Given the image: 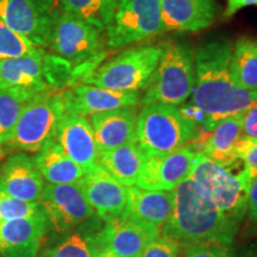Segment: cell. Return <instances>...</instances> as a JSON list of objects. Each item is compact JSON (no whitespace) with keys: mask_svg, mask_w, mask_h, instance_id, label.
Segmentation results:
<instances>
[{"mask_svg":"<svg viewBox=\"0 0 257 257\" xmlns=\"http://www.w3.org/2000/svg\"><path fill=\"white\" fill-rule=\"evenodd\" d=\"M232 68L239 85L248 91L257 89V40L239 37L232 50Z\"/></svg>","mask_w":257,"mask_h":257,"instance_id":"484cf974","label":"cell"},{"mask_svg":"<svg viewBox=\"0 0 257 257\" xmlns=\"http://www.w3.org/2000/svg\"><path fill=\"white\" fill-rule=\"evenodd\" d=\"M40 206L56 232H66L95 213L86 198L81 180L73 184H46Z\"/></svg>","mask_w":257,"mask_h":257,"instance_id":"30bf717a","label":"cell"},{"mask_svg":"<svg viewBox=\"0 0 257 257\" xmlns=\"http://www.w3.org/2000/svg\"><path fill=\"white\" fill-rule=\"evenodd\" d=\"M146 159V154L138 147L136 141H134L99 154V165L121 185L131 187L136 185Z\"/></svg>","mask_w":257,"mask_h":257,"instance_id":"d4e9b609","label":"cell"},{"mask_svg":"<svg viewBox=\"0 0 257 257\" xmlns=\"http://www.w3.org/2000/svg\"><path fill=\"white\" fill-rule=\"evenodd\" d=\"M194 80V54L191 48L178 42L165 43L142 104L182 105L192 95Z\"/></svg>","mask_w":257,"mask_h":257,"instance_id":"52a82bcc","label":"cell"},{"mask_svg":"<svg viewBox=\"0 0 257 257\" xmlns=\"http://www.w3.org/2000/svg\"><path fill=\"white\" fill-rule=\"evenodd\" d=\"M41 49L43 48L36 47L28 38L12 30L0 19V59L30 55Z\"/></svg>","mask_w":257,"mask_h":257,"instance_id":"f1b7e54d","label":"cell"},{"mask_svg":"<svg viewBox=\"0 0 257 257\" xmlns=\"http://www.w3.org/2000/svg\"><path fill=\"white\" fill-rule=\"evenodd\" d=\"M244 257H257V251H255V252H251V253H249V255H245Z\"/></svg>","mask_w":257,"mask_h":257,"instance_id":"60d3db41","label":"cell"},{"mask_svg":"<svg viewBox=\"0 0 257 257\" xmlns=\"http://www.w3.org/2000/svg\"><path fill=\"white\" fill-rule=\"evenodd\" d=\"M239 161L231 166H221L199 153L195 157L188 179L213 202L223 213L240 223L248 210L250 186L257 170Z\"/></svg>","mask_w":257,"mask_h":257,"instance_id":"277c9868","label":"cell"},{"mask_svg":"<svg viewBox=\"0 0 257 257\" xmlns=\"http://www.w3.org/2000/svg\"><path fill=\"white\" fill-rule=\"evenodd\" d=\"M174 204L161 234L180 245L202 242L232 244L238 221L223 213L191 179H186L174 191Z\"/></svg>","mask_w":257,"mask_h":257,"instance_id":"7a4b0ae2","label":"cell"},{"mask_svg":"<svg viewBox=\"0 0 257 257\" xmlns=\"http://www.w3.org/2000/svg\"><path fill=\"white\" fill-rule=\"evenodd\" d=\"M248 214L249 219L257 223V175L253 178L251 186H250L248 197Z\"/></svg>","mask_w":257,"mask_h":257,"instance_id":"8d00e7d4","label":"cell"},{"mask_svg":"<svg viewBox=\"0 0 257 257\" xmlns=\"http://www.w3.org/2000/svg\"><path fill=\"white\" fill-rule=\"evenodd\" d=\"M137 117V106L89 115L99 154L136 141Z\"/></svg>","mask_w":257,"mask_h":257,"instance_id":"ffe728a7","label":"cell"},{"mask_svg":"<svg viewBox=\"0 0 257 257\" xmlns=\"http://www.w3.org/2000/svg\"><path fill=\"white\" fill-rule=\"evenodd\" d=\"M180 249L181 245L179 242L161 234L159 238L148 244L140 257H179Z\"/></svg>","mask_w":257,"mask_h":257,"instance_id":"836d02e7","label":"cell"},{"mask_svg":"<svg viewBox=\"0 0 257 257\" xmlns=\"http://www.w3.org/2000/svg\"><path fill=\"white\" fill-rule=\"evenodd\" d=\"M46 50L12 59H0V86L40 93L49 91L43 74Z\"/></svg>","mask_w":257,"mask_h":257,"instance_id":"7402d4cb","label":"cell"},{"mask_svg":"<svg viewBox=\"0 0 257 257\" xmlns=\"http://www.w3.org/2000/svg\"><path fill=\"white\" fill-rule=\"evenodd\" d=\"M160 8L163 31H201L218 12L214 0H160Z\"/></svg>","mask_w":257,"mask_h":257,"instance_id":"d6986e66","label":"cell"},{"mask_svg":"<svg viewBox=\"0 0 257 257\" xmlns=\"http://www.w3.org/2000/svg\"><path fill=\"white\" fill-rule=\"evenodd\" d=\"M160 227L123 216L106 223L92 239L94 251H108L119 257H140L149 243L161 236Z\"/></svg>","mask_w":257,"mask_h":257,"instance_id":"7c38bea8","label":"cell"},{"mask_svg":"<svg viewBox=\"0 0 257 257\" xmlns=\"http://www.w3.org/2000/svg\"><path fill=\"white\" fill-rule=\"evenodd\" d=\"M56 0H0V19L36 47L47 48Z\"/></svg>","mask_w":257,"mask_h":257,"instance_id":"8fae6325","label":"cell"},{"mask_svg":"<svg viewBox=\"0 0 257 257\" xmlns=\"http://www.w3.org/2000/svg\"><path fill=\"white\" fill-rule=\"evenodd\" d=\"M107 47L104 29L95 27L85 19L57 8L51 18L47 48L75 67L70 86L79 76L100 64Z\"/></svg>","mask_w":257,"mask_h":257,"instance_id":"3957f363","label":"cell"},{"mask_svg":"<svg viewBox=\"0 0 257 257\" xmlns=\"http://www.w3.org/2000/svg\"><path fill=\"white\" fill-rule=\"evenodd\" d=\"M243 135L257 137V102L243 112Z\"/></svg>","mask_w":257,"mask_h":257,"instance_id":"d590c367","label":"cell"},{"mask_svg":"<svg viewBox=\"0 0 257 257\" xmlns=\"http://www.w3.org/2000/svg\"><path fill=\"white\" fill-rule=\"evenodd\" d=\"M48 225L42 208L31 217L0 223V257H36Z\"/></svg>","mask_w":257,"mask_h":257,"instance_id":"e0dca14e","label":"cell"},{"mask_svg":"<svg viewBox=\"0 0 257 257\" xmlns=\"http://www.w3.org/2000/svg\"><path fill=\"white\" fill-rule=\"evenodd\" d=\"M54 138L85 174L99 166V149L91 123L86 117L66 112Z\"/></svg>","mask_w":257,"mask_h":257,"instance_id":"2e32d148","label":"cell"},{"mask_svg":"<svg viewBox=\"0 0 257 257\" xmlns=\"http://www.w3.org/2000/svg\"><path fill=\"white\" fill-rule=\"evenodd\" d=\"M107 47L121 49L163 32L160 0H119L106 28Z\"/></svg>","mask_w":257,"mask_h":257,"instance_id":"9c48e42d","label":"cell"},{"mask_svg":"<svg viewBox=\"0 0 257 257\" xmlns=\"http://www.w3.org/2000/svg\"><path fill=\"white\" fill-rule=\"evenodd\" d=\"M94 246L88 237L80 233H74L66 240L47 250L41 257H93Z\"/></svg>","mask_w":257,"mask_h":257,"instance_id":"4dcf8cb0","label":"cell"},{"mask_svg":"<svg viewBox=\"0 0 257 257\" xmlns=\"http://www.w3.org/2000/svg\"><path fill=\"white\" fill-rule=\"evenodd\" d=\"M199 133L179 106L152 102L138 112L135 140L147 157L163 156L193 142Z\"/></svg>","mask_w":257,"mask_h":257,"instance_id":"8992f818","label":"cell"},{"mask_svg":"<svg viewBox=\"0 0 257 257\" xmlns=\"http://www.w3.org/2000/svg\"><path fill=\"white\" fill-rule=\"evenodd\" d=\"M44 179L32 156L15 154L0 168V191L28 202H40Z\"/></svg>","mask_w":257,"mask_h":257,"instance_id":"ac0fdd59","label":"cell"},{"mask_svg":"<svg viewBox=\"0 0 257 257\" xmlns=\"http://www.w3.org/2000/svg\"><path fill=\"white\" fill-rule=\"evenodd\" d=\"M72 64L62 57L54 54H46L43 61V74L49 91H60L61 87L72 83Z\"/></svg>","mask_w":257,"mask_h":257,"instance_id":"f546056e","label":"cell"},{"mask_svg":"<svg viewBox=\"0 0 257 257\" xmlns=\"http://www.w3.org/2000/svg\"><path fill=\"white\" fill-rule=\"evenodd\" d=\"M34 159L47 184H73L85 176L83 169L66 155L55 138L48 141Z\"/></svg>","mask_w":257,"mask_h":257,"instance_id":"cb8c5ba5","label":"cell"},{"mask_svg":"<svg viewBox=\"0 0 257 257\" xmlns=\"http://www.w3.org/2000/svg\"><path fill=\"white\" fill-rule=\"evenodd\" d=\"M64 113L60 91L37 93L25 105L5 144L21 152L37 153L48 141L55 137Z\"/></svg>","mask_w":257,"mask_h":257,"instance_id":"ba28073f","label":"cell"},{"mask_svg":"<svg viewBox=\"0 0 257 257\" xmlns=\"http://www.w3.org/2000/svg\"><path fill=\"white\" fill-rule=\"evenodd\" d=\"M93 257H119V256L114 255V253L108 252V251H94Z\"/></svg>","mask_w":257,"mask_h":257,"instance_id":"f35d334b","label":"cell"},{"mask_svg":"<svg viewBox=\"0 0 257 257\" xmlns=\"http://www.w3.org/2000/svg\"><path fill=\"white\" fill-rule=\"evenodd\" d=\"M127 207L124 216L162 230L173 211V191H155L131 186L127 187Z\"/></svg>","mask_w":257,"mask_h":257,"instance_id":"44dd1931","label":"cell"},{"mask_svg":"<svg viewBox=\"0 0 257 257\" xmlns=\"http://www.w3.org/2000/svg\"><path fill=\"white\" fill-rule=\"evenodd\" d=\"M250 5H257V0H226V9H225L224 16L226 18L232 17L239 10Z\"/></svg>","mask_w":257,"mask_h":257,"instance_id":"74e56055","label":"cell"},{"mask_svg":"<svg viewBox=\"0 0 257 257\" xmlns=\"http://www.w3.org/2000/svg\"><path fill=\"white\" fill-rule=\"evenodd\" d=\"M81 184L89 205L106 223L124 216L128 200L127 187L118 182L100 165L85 174Z\"/></svg>","mask_w":257,"mask_h":257,"instance_id":"9a60e30c","label":"cell"},{"mask_svg":"<svg viewBox=\"0 0 257 257\" xmlns=\"http://www.w3.org/2000/svg\"><path fill=\"white\" fill-rule=\"evenodd\" d=\"M243 135V113L225 118L199 144V153L218 165L231 166L238 160L237 144Z\"/></svg>","mask_w":257,"mask_h":257,"instance_id":"603a6c76","label":"cell"},{"mask_svg":"<svg viewBox=\"0 0 257 257\" xmlns=\"http://www.w3.org/2000/svg\"><path fill=\"white\" fill-rule=\"evenodd\" d=\"M161 54L162 46L128 48L79 76L74 85H91L118 92H140L150 85Z\"/></svg>","mask_w":257,"mask_h":257,"instance_id":"5b68a950","label":"cell"},{"mask_svg":"<svg viewBox=\"0 0 257 257\" xmlns=\"http://www.w3.org/2000/svg\"><path fill=\"white\" fill-rule=\"evenodd\" d=\"M64 11L78 16L106 30L113 18L119 0H57Z\"/></svg>","mask_w":257,"mask_h":257,"instance_id":"83f0119b","label":"cell"},{"mask_svg":"<svg viewBox=\"0 0 257 257\" xmlns=\"http://www.w3.org/2000/svg\"><path fill=\"white\" fill-rule=\"evenodd\" d=\"M232 50L230 41H216L202 46L194 55L192 104L207 115L213 126L225 118L243 113L255 102L252 93L234 76Z\"/></svg>","mask_w":257,"mask_h":257,"instance_id":"6da1fadb","label":"cell"},{"mask_svg":"<svg viewBox=\"0 0 257 257\" xmlns=\"http://www.w3.org/2000/svg\"><path fill=\"white\" fill-rule=\"evenodd\" d=\"M67 113L92 115L138 106L140 92H118L91 85H74L60 91Z\"/></svg>","mask_w":257,"mask_h":257,"instance_id":"5bb4252c","label":"cell"},{"mask_svg":"<svg viewBox=\"0 0 257 257\" xmlns=\"http://www.w3.org/2000/svg\"><path fill=\"white\" fill-rule=\"evenodd\" d=\"M36 94L27 89L0 86V144L8 142L25 105Z\"/></svg>","mask_w":257,"mask_h":257,"instance_id":"4316f807","label":"cell"},{"mask_svg":"<svg viewBox=\"0 0 257 257\" xmlns=\"http://www.w3.org/2000/svg\"><path fill=\"white\" fill-rule=\"evenodd\" d=\"M251 93H252V98H253V101L257 102V89H256V91H252Z\"/></svg>","mask_w":257,"mask_h":257,"instance_id":"ab89813d","label":"cell"},{"mask_svg":"<svg viewBox=\"0 0 257 257\" xmlns=\"http://www.w3.org/2000/svg\"><path fill=\"white\" fill-rule=\"evenodd\" d=\"M237 157L243 163L257 170V137L242 135L237 144Z\"/></svg>","mask_w":257,"mask_h":257,"instance_id":"e575fe53","label":"cell"},{"mask_svg":"<svg viewBox=\"0 0 257 257\" xmlns=\"http://www.w3.org/2000/svg\"><path fill=\"white\" fill-rule=\"evenodd\" d=\"M184 257H233L231 244L202 242L184 246Z\"/></svg>","mask_w":257,"mask_h":257,"instance_id":"d6a6232c","label":"cell"},{"mask_svg":"<svg viewBox=\"0 0 257 257\" xmlns=\"http://www.w3.org/2000/svg\"><path fill=\"white\" fill-rule=\"evenodd\" d=\"M198 154L195 144L191 142L167 155L147 157L135 186L155 191H174L188 178Z\"/></svg>","mask_w":257,"mask_h":257,"instance_id":"4fadbf2b","label":"cell"},{"mask_svg":"<svg viewBox=\"0 0 257 257\" xmlns=\"http://www.w3.org/2000/svg\"><path fill=\"white\" fill-rule=\"evenodd\" d=\"M40 208V202L18 200L0 191V223L31 217Z\"/></svg>","mask_w":257,"mask_h":257,"instance_id":"1f68e13d","label":"cell"}]
</instances>
